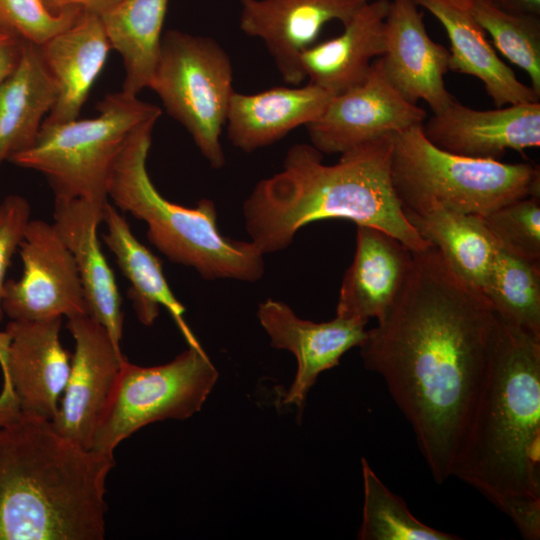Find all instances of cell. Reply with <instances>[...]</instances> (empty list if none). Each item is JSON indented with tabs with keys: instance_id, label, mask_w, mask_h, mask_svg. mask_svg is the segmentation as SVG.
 Segmentation results:
<instances>
[{
	"instance_id": "6da1fadb",
	"label": "cell",
	"mask_w": 540,
	"mask_h": 540,
	"mask_svg": "<svg viewBox=\"0 0 540 540\" xmlns=\"http://www.w3.org/2000/svg\"><path fill=\"white\" fill-rule=\"evenodd\" d=\"M500 318L439 250L413 251L406 280L359 346L410 423L434 481L456 455L488 374Z\"/></svg>"
},
{
	"instance_id": "7a4b0ae2",
	"label": "cell",
	"mask_w": 540,
	"mask_h": 540,
	"mask_svg": "<svg viewBox=\"0 0 540 540\" xmlns=\"http://www.w3.org/2000/svg\"><path fill=\"white\" fill-rule=\"evenodd\" d=\"M392 135L341 154L332 165L310 144L287 151L282 170L256 184L243 203L250 241L265 255L289 247L299 229L346 219L393 236L412 251L431 244L405 216L390 176Z\"/></svg>"
},
{
	"instance_id": "3957f363",
	"label": "cell",
	"mask_w": 540,
	"mask_h": 540,
	"mask_svg": "<svg viewBox=\"0 0 540 540\" xmlns=\"http://www.w3.org/2000/svg\"><path fill=\"white\" fill-rule=\"evenodd\" d=\"M114 457L17 415L0 427V540H102Z\"/></svg>"
},
{
	"instance_id": "277c9868",
	"label": "cell",
	"mask_w": 540,
	"mask_h": 540,
	"mask_svg": "<svg viewBox=\"0 0 540 540\" xmlns=\"http://www.w3.org/2000/svg\"><path fill=\"white\" fill-rule=\"evenodd\" d=\"M452 477L502 511L518 499H540V339L501 318Z\"/></svg>"
},
{
	"instance_id": "5b68a950",
	"label": "cell",
	"mask_w": 540,
	"mask_h": 540,
	"mask_svg": "<svg viewBox=\"0 0 540 540\" xmlns=\"http://www.w3.org/2000/svg\"><path fill=\"white\" fill-rule=\"evenodd\" d=\"M157 120L142 123L128 138L112 170L108 198L146 223L148 240L170 261L194 268L205 280L258 281L264 254L251 241L220 233L212 200L185 207L167 200L152 183L146 161Z\"/></svg>"
},
{
	"instance_id": "8992f818",
	"label": "cell",
	"mask_w": 540,
	"mask_h": 540,
	"mask_svg": "<svg viewBox=\"0 0 540 540\" xmlns=\"http://www.w3.org/2000/svg\"><path fill=\"white\" fill-rule=\"evenodd\" d=\"M390 176L405 213L443 209L485 216L520 198L540 196L539 166L455 155L432 144L422 124L392 135Z\"/></svg>"
},
{
	"instance_id": "52a82bcc",
	"label": "cell",
	"mask_w": 540,
	"mask_h": 540,
	"mask_svg": "<svg viewBox=\"0 0 540 540\" xmlns=\"http://www.w3.org/2000/svg\"><path fill=\"white\" fill-rule=\"evenodd\" d=\"M98 115L63 123H42L34 144L8 161L42 173L55 198L108 203L114 165L132 132L158 119L161 109L124 91L106 95Z\"/></svg>"
},
{
	"instance_id": "ba28073f",
	"label": "cell",
	"mask_w": 540,
	"mask_h": 540,
	"mask_svg": "<svg viewBox=\"0 0 540 540\" xmlns=\"http://www.w3.org/2000/svg\"><path fill=\"white\" fill-rule=\"evenodd\" d=\"M217 379L218 371L202 347L189 346L157 366H138L126 358L98 419L90 450L114 457L116 447L142 427L193 416Z\"/></svg>"
},
{
	"instance_id": "9c48e42d",
	"label": "cell",
	"mask_w": 540,
	"mask_h": 540,
	"mask_svg": "<svg viewBox=\"0 0 540 540\" xmlns=\"http://www.w3.org/2000/svg\"><path fill=\"white\" fill-rule=\"evenodd\" d=\"M232 82L231 60L216 40L179 30L163 34L149 88L215 169L225 164L220 135L234 91Z\"/></svg>"
},
{
	"instance_id": "30bf717a",
	"label": "cell",
	"mask_w": 540,
	"mask_h": 540,
	"mask_svg": "<svg viewBox=\"0 0 540 540\" xmlns=\"http://www.w3.org/2000/svg\"><path fill=\"white\" fill-rule=\"evenodd\" d=\"M62 317L11 320L10 345L0 392V427L21 414L51 421L65 389L72 355L62 346Z\"/></svg>"
},
{
	"instance_id": "8fae6325",
	"label": "cell",
	"mask_w": 540,
	"mask_h": 540,
	"mask_svg": "<svg viewBox=\"0 0 540 540\" xmlns=\"http://www.w3.org/2000/svg\"><path fill=\"white\" fill-rule=\"evenodd\" d=\"M23 273L4 284L2 309L13 321L89 314L78 270L53 223L30 220L20 244Z\"/></svg>"
},
{
	"instance_id": "7c38bea8",
	"label": "cell",
	"mask_w": 540,
	"mask_h": 540,
	"mask_svg": "<svg viewBox=\"0 0 540 540\" xmlns=\"http://www.w3.org/2000/svg\"><path fill=\"white\" fill-rule=\"evenodd\" d=\"M426 115L390 84L378 58L365 81L332 96L306 128L311 145L322 154H342L423 124Z\"/></svg>"
},
{
	"instance_id": "4fadbf2b",
	"label": "cell",
	"mask_w": 540,
	"mask_h": 540,
	"mask_svg": "<svg viewBox=\"0 0 540 540\" xmlns=\"http://www.w3.org/2000/svg\"><path fill=\"white\" fill-rule=\"evenodd\" d=\"M67 328L75 350L63 397L51 424L59 435L90 450L98 419L126 357L106 329L89 314L68 318Z\"/></svg>"
},
{
	"instance_id": "5bb4252c",
	"label": "cell",
	"mask_w": 540,
	"mask_h": 540,
	"mask_svg": "<svg viewBox=\"0 0 540 540\" xmlns=\"http://www.w3.org/2000/svg\"><path fill=\"white\" fill-rule=\"evenodd\" d=\"M240 29L261 39L283 80L299 86L306 75L302 53L313 46L324 25H346L370 0H239Z\"/></svg>"
},
{
	"instance_id": "9a60e30c",
	"label": "cell",
	"mask_w": 540,
	"mask_h": 540,
	"mask_svg": "<svg viewBox=\"0 0 540 540\" xmlns=\"http://www.w3.org/2000/svg\"><path fill=\"white\" fill-rule=\"evenodd\" d=\"M257 318L270 345L291 352L297 360L295 378L283 403L300 412L318 376L337 366L348 350L359 347L367 333L364 321L336 315L316 323L298 317L286 303L272 298L259 304Z\"/></svg>"
},
{
	"instance_id": "2e32d148",
	"label": "cell",
	"mask_w": 540,
	"mask_h": 540,
	"mask_svg": "<svg viewBox=\"0 0 540 540\" xmlns=\"http://www.w3.org/2000/svg\"><path fill=\"white\" fill-rule=\"evenodd\" d=\"M414 0H390L381 65L390 84L409 102L425 101L438 113L455 101L445 87L449 50L427 33Z\"/></svg>"
},
{
	"instance_id": "e0dca14e",
	"label": "cell",
	"mask_w": 540,
	"mask_h": 540,
	"mask_svg": "<svg viewBox=\"0 0 540 540\" xmlns=\"http://www.w3.org/2000/svg\"><path fill=\"white\" fill-rule=\"evenodd\" d=\"M424 135L449 153L499 160L507 150L540 146V102L476 110L456 100L422 124Z\"/></svg>"
},
{
	"instance_id": "ac0fdd59",
	"label": "cell",
	"mask_w": 540,
	"mask_h": 540,
	"mask_svg": "<svg viewBox=\"0 0 540 540\" xmlns=\"http://www.w3.org/2000/svg\"><path fill=\"white\" fill-rule=\"evenodd\" d=\"M105 207L83 199L55 198L53 225L73 256L89 315L120 348L124 323L121 296L97 238Z\"/></svg>"
},
{
	"instance_id": "d6986e66",
	"label": "cell",
	"mask_w": 540,
	"mask_h": 540,
	"mask_svg": "<svg viewBox=\"0 0 540 540\" xmlns=\"http://www.w3.org/2000/svg\"><path fill=\"white\" fill-rule=\"evenodd\" d=\"M413 251L379 229L357 225L353 261L341 283L336 315L381 319L409 273Z\"/></svg>"
},
{
	"instance_id": "ffe728a7",
	"label": "cell",
	"mask_w": 540,
	"mask_h": 540,
	"mask_svg": "<svg viewBox=\"0 0 540 540\" xmlns=\"http://www.w3.org/2000/svg\"><path fill=\"white\" fill-rule=\"evenodd\" d=\"M444 27L450 41L449 70L479 79L496 107L538 102L488 42L471 10L472 0H414Z\"/></svg>"
},
{
	"instance_id": "44dd1931",
	"label": "cell",
	"mask_w": 540,
	"mask_h": 540,
	"mask_svg": "<svg viewBox=\"0 0 540 540\" xmlns=\"http://www.w3.org/2000/svg\"><path fill=\"white\" fill-rule=\"evenodd\" d=\"M332 95L308 83L254 94L233 91L226 118L229 141L244 152L271 145L293 129L315 121Z\"/></svg>"
},
{
	"instance_id": "7402d4cb",
	"label": "cell",
	"mask_w": 540,
	"mask_h": 540,
	"mask_svg": "<svg viewBox=\"0 0 540 540\" xmlns=\"http://www.w3.org/2000/svg\"><path fill=\"white\" fill-rule=\"evenodd\" d=\"M389 1L370 0L344 25L340 35L302 53L301 65L310 83L334 96L365 81L374 60L385 52Z\"/></svg>"
},
{
	"instance_id": "603a6c76",
	"label": "cell",
	"mask_w": 540,
	"mask_h": 540,
	"mask_svg": "<svg viewBox=\"0 0 540 540\" xmlns=\"http://www.w3.org/2000/svg\"><path fill=\"white\" fill-rule=\"evenodd\" d=\"M39 47L58 89L44 122L77 119L111 49L100 15L82 11L70 27Z\"/></svg>"
},
{
	"instance_id": "cb8c5ba5",
	"label": "cell",
	"mask_w": 540,
	"mask_h": 540,
	"mask_svg": "<svg viewBox=\"0 0 540 540\" xmlns=\"http://www.w3.org/2000/svg\"><path fill=\"white\" fill-rule=\"evenodd\" d=\"M103 223V241L130 283L127 292L138 320L151 326L164 307L169 312L189 346L201 347L184 319L185 308L175 297L163 273L161 260L132 233L124 215L107 203Z\"/></svg>"
},
{
	"instance_id": "d4e9b609",
	"label": "cell",
	"mask_w": 540,
	"mask_h": 540,
	"mask_svg": "<svg viewBox=\"0 0 540 540\" xmlns=\"http://www.w3.org/2000/svg\"><path fill=\"white\" fill-rule=\"evenodd\" d=\"M57 97L39 45L26 40L18 66L0 84V166L34 144Z\"/></svg>"
},
{
	"instance_id": "484cf974",
	"label": "cell",
	"mask_w": 540,
	"mask_h": 540,
	"mask_svg": "<svg viewBox=\"0 0 540 540\" xmlns=\"http://www.w3.org/2000/svg\"><path fill=\"white\" fill-rule=\"evenodd\" d=\"M169 0H120L100 15L111 48L122 57V91L138 95L149 88L160 56Z\"/></svg>"
},
{
	"instance_id": "4316f807",
	"label": "cell",
	"mask_w": 540,
	"mask_h": 540,
	"mask_svg": "<svg viewBox=\"0 0 540 540\" xmlns=\"http://www.w3.org/2000/svg\"><path fill=\"white\" fill-rule=\"evenodd\" d=\"M405 216L462 279L483 290L499 246L481 216L443 209Z\"/></svg>"
},
{
	"instance_id": "83f0119b",
	"label": "cell",
	"mask_w": 540,
	"mask_h": 540,
	"mask_svg": "<svg viewBox=\"0 0 540 540\" xmlns=\"http://www.w3.org/2000/svg\"><path fill=\"white\" fill-rule=\"evenodd\" d=\"M482 292L502 320L540 339V263L499 247Z\"/></svg>"
},
{
	"instance_id": "f1b7e54d",
	"label": "cell",
	"mask_w": 540,
	"mask_h": 540,
	"mask_svg": "<svg viewBox=\"0 0 540 540\" xmlns=\"http://www.w3.org/2000/svg\"><path fill=\"white\" fill-rule=\"evenodd\" d=\"M364 487L360 540H458V535L432 528L417 519L404 500L394 494L361 459Z\"/></svg>"
},
{
	"instance_id": "f546056e",
	"label": "cell",
	"mask_w": 540,
	"mask_h": 540,
	"mask_svg": "<svg viewBox=\"0 0 540 540\" xmlns=\"http://www.w3.org/2000/svg\"><path fill=\"white\" fill-rule=\"evenodd\" d=\"M471 10L495 47L528 74L540 95V16L508 13L484 0H472Z\"/></svg>"
},
{
	"instance_id": "4dcf8cb0",
	"label": "cell",
	"mask_w": 540,
	"mask_h": 540,
	"mask_svg": "<svg viewBox=\"0 0 540 540\" xmlns=\"http://www.w3.org/2000/svg\"><path fill=\"white\" fill-rule=\"evenodd\" d=\"M481 218L500 248L540 263V196L511 201Z\"/></svg>"
},
{
	"instance_id": "1f68e13d",
	"label": "cell",
	"mask_w": 540,
	"mask_h": 540,
	"mask_svg": "<svg viewBox=\"0 0 540 540\" xmlns=\"http://www.w3.org/2000/svg\"><path fill=\"white\" fill-rule=\"evenodd\" d=\"M81 12L66 10L55 14L42 0H0V22L36 45L70 27Z\"/></svg>"
},
{
	"instance_id": "d6a6232c",
	"label": "cell",
	"mask_w": 540,
	"mask_h": 540,
	"mask_svg": "<svg viewBox=\"0 0 540 540\" xmlns=\"http://www.w3.org/2000/svg\"><path fill=\"white\" fill-rule=\"evenodd\" d=\"M30 214L28 200L20 195H9L0 203V321L4 316L2 297L6 272L24 238Z\"/></svg>"
},
{
	"instance_id": "836d02e7",
	"label": "cell",
	"mask_w": 540,
	"mask_h": 540,
	"mask_svg": "<svg viewBox=\"0 0 540 540\" xmlns=\"http://www.w3.org/2000/svg\"><path fill=\"white\" fill-rule=\"evenodd\" d=\"M527 540L540 538V499L522 498L511 502L503 511Z\"/></svg>"
},
{
	"instance_id": "e575fe53",
	"label": "cell",
	"mask_w": 540,
	"mask_h": 540,
	"mask_svg": "<svg viewBox=\"0 0 540 540\" xmlns=\"http://www.w3.org/2000/svg\"><path fill=\"white\" fill-rule=\"evenodd\" d=\"M25 39L0 22V84L18 66Z\"/></svg>"
},
{
	"instance_id": "d590c367",
	"label": "cell",
	"mask_w": 540,
	"mask_h": 540,
	"mask_svg": "<svg viewBox=\"0 0 540 540\" xmlns=\"http://www.w3.org/2000/svg\"><path fill=\"white\" fill-rule=\"evenodd\" d=\"M120 0H42L52 13L66 10H81L101 15Z\"/></svg>"
},
{
	"instance_id": "8d00e7d4",
	"label": "cell",
	"mask_w": 540,
	"mask_h": 540,
	"mask_svg": "<svg viewBox=\"0 0 540 540\" xmlns=\"http://www.w3.org/2000/svg\"><path fill=\"white\" fill-rule=\"evenodd\" d=\"M508 13L540 16V0H484Z\"/></svg>"
},
{
	"instance_id": "74e56055",
	"label": "cell",
	"mask_w": 540,
	"mask_h": 540,
	"mask_svg": "<svg viewBox=\"0 0 540 540\" xmlns=\"http://www.w3.org/2000/svg\"><path fill=\"white\" fill-rule=\"evenodd\" d=\"M9 345H10L9 333L6 330L0 331V367L2 369V373L6 371Z\"/></svg>"
}]
</instances>
